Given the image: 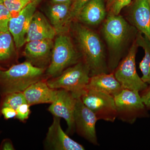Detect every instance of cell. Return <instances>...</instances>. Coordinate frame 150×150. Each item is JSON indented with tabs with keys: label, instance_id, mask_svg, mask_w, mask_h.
<instances>
[{
	"label": "cell",
	"instance_id": "1",
	"mask_svg": "<svg viewBox=\"0 0 150 150\" xmlns=\"http://www.w3.org/2000/svg\"><path fill=\"white\" fill-rule=\"evenodd\" d=\"M102 32L109 50L108 64L113 72L123 57V47L129 40H135L138 31L120 15L109 14L103 25Z\"/></svg>",
	"mask_w": 150,
	"mask_h": 150
},
{
	"label": "cell",
	"instance_id": "2",
	"mask_svg": "<svg viewBox=\"0 0 150 150\" xmlns=\"http://www.w3.org/2000/svg\"><path fill=\"white\" fill-rule=\"evenodd\" d=\"M74 32L82 59L88 67L91 76L110 73L103 43L99 35L79 23L75 25Z\"/></svg>",
	"mask_w": 150,
	"mask_h": 150
},
{
	"label": "cell",
	"instance_id": "3",
	"mask_svg": "<svg viewBox=\"0 0 150 150\" xmlns=\"http://www.w3.org/2000/svg\"><path fill=\"white\" fill-rule=\"evenodd\" d=\"M45 71L27 61L13 65L8 69L0 70V95L23 92L33 83L46 79Z\"/></svg>",
	"mask_w": 150,
	"mask_h": 150
},
{
	"label": "cell",
	"instance_id": "4",
	"mask_svg": "<svg viewBox=\"0 0 150 150\" xmlns=\"http://www.w3.org/2000/svg\"><path fill=\"white\" fill-rule=\"evenodd\" d=\"M90 77L88 67L82 59L59 76L47 80V82L51 88L66 90L78 98L85 91Z\"/></svg>",
	"mask_w": 150,
	"mask_h": 150
},
{
	"label": "cell",
	"instance_id": "5",
	"mask_svg": "<svg viewBox=\"0 0 150 150\" xmlns=\"http://www.w3.org/2000/svg\"><path fill=\"white\" fill-rule=\"evenodd\" d=\"M81 59V55L76 50L67 33L57 35L54 42L51 62L46 71V75L51 78L58 76Z\"/></svg>",
	"mask_w": 150,
	"mask_h": 150
},
{
	"label": "cell",
	"instance_id": "6",
	"mask_svg": "<svg viewBox=\"0 0 150 150\" xmlns=\"http://www.w3.org/2000/svg\"><path fill=\"white\" fill-rule=\"evenodd\" d=\"M114 99L117 118L122 122L132 124L139 118L149 117L139 92L123 89Z\"/></svg>",
	"mask_w": 150,
	"mask_h": 150
},
{
	"label": "cell",
	"instance_id": "7",
	"mask_svg": "<svg viewBox=\"0 0 150 150\" xmlns=\"http://www.w3.org/2000/svg\"><path fill=\"white\" fill-rule=\"evenodd\" d=\"M139 47L135 40L113 73L123 89L140 92L148 85L142 80L136 70V57Z\"/></svg>",
	"mask_w": 150,
	"mask_h": 150
},
{
	"label": "cell",
	"instance_id": "8",
	"mask_svg": "<svg viewBox=\"0 0 150 150\" xmlns=\"http://www.w3.org/2000/svg\"><path fill=\"white\" fill-rule=\"evenodd\" d=\"M80 98L85 105L93 112L98 120L113 123L117 118L113 96L101 92L86 89Z\"/></svg>",
	"mask_w": 150,
	"mask_h": 150
},
{
	"label": "cell",
	"instance_id": "9",
	"mask_svg": "<svg viewBox=\"0 0 150 150\" xmlns=\"http://www.w3.org/2000/svg\"><path fill=\"white\" fill-rule=\"evenodd\" d=\"M98 120L93 112L83 103L81 98H77L74 112L75 131L94 146H99L96 130Z\"/></svg>",
	"mask_w": 150,
	"mask_h": 150
},
{
	"label": "cell",
	"instance_id": "10",
	"mask_svg": "<svg viewBox=\"0 0 150 150\" xmlns=\"http://www.w3.org/2000/svg\"><path fill=\"white\" fill-rule=\"evenodd\" d=\"M76 98L72 93L64 89H58L56 98L48 110L54 116L63 118L67 122L68 134L75 132L74 112Z\"/></svg>",
	"mask_w": 150,
	"mask_h": 150
},
{
	"label": "cell",
	"instance_id": "11",
	"mask_svg": "<svg viewBox=\"0 0 150 150\" xmlns=\"http://www.w3.org/2000/svg\"><path fill=\"white\" fill-rule=\"evenodd\" d=\"M38 4L32 1L16 16L12 17L8 25L9 31L13 38L16 47L20 48L26 43L30 23Z\"/></svg>",
	"mask_w": 150,
	"mask_h": 150
},
{
	"label": "cell",
	"instance_id": "12",
	"mask_svg": "<svg viewBox=\"0 0 150 150\" xmlns=\"http://www.w3.org/2000/svg\"><path fill=\"white\" fill-rule=\"evenodd\" d=\"M24 52L26 61L46 69L51 62L54 42L51 39L33 40L25 43Z\"/></svg>",
	"mask_w": 150,
	"mask_h": 150
},
{
	"label": "cell",
	"instance_id": "13",
	"mask_svg": "<svg viewBox=\"0 0 150 150\" xmlns=\"http://www.w3.org/2000/svg\"><path fill=\"white\" fill-rule=\"evenodd\" d=\"M61 118L54 116L48 129L45 140L47 149L54 150H84L82 145L72 139L63 131L60 123Z\"/></svg>",
	"mask_w": 150,
	"mask_h": 150
},
{
	"label": "cell",
	"instance_id": "14",
	"mask_svg": "<svg viewBox=\"0 0 150 150\" xmlns=\"http://www.w3.org/2000/svg\"><path fill=\"white\" fill-rule=\"evenodd\" d=\"M131 25L150 41V2L149 0H134L128 13Z\"/></svg>",
	"mask_w": 150,
	"mask_h": 150
},
{
	"label": "cell",
	"instance_id": "15",
	"mask_svg": "<svg viewBox=\"0 0 150 150\" xmlns=\"http://www.w3.org/2000/svg\"><path fill=\"white\" fill-rule=\"evenodd\" d=\"M58 89L48 85L46 79L33 83L23 92L28 104L30 106L43 103H52L56 98Z\"/></svg>",
	"mask_w": 150,
	"mask_h": 150
},
{
	"label": "cell",
	"instance_id": "16",
	"mask_svg": "<svg viewBox=\"0 0 150 150\" xmlns=\"http://www.w3.org/2000/svg\"><path fill=\"white\" fill-rule=\"evenodd\" d=\"M56 35V30L45 16L35 11L30 23L26 42L43 39L53 40Z\"/></svg>",
	"mask_w": 150,
	"mask_h": 150
},
{
	"label": "cell",
	"instance_id": "17",
	"mask_svg": "<svg viewBox=\"0 0 150 150\" xmlns=\"http://www.w3.org/2000/svg\"><path fill=\"white\" fill-rule=\"evenodd\" d=\"M71 2L53 3L48 10V15L50 23L57 35L68 33L71 20L70 17Z\"/></svg>",
	"mask_w": 150,
	"mask_h": 150
},
{
	"label": "cell",
	"instance_id": "18",
	"mask_svg": "<svg viewBox=\"0 0 150 150\" xmlns=\"http://www.w3.org/2000/svg\"><path fill=\"white\" fill-rule=\"evenodd\" d=\"M123 89L113 72L101 73L91 76L86 86V89L101 92L113 97Z\"/></svg>",
	"mask_w": 150,
	"mask_h": 150
},
{
	"label": "cell",
	"instance_id": "19",
	"mask_svg": "<svg viewBox=\"0 0 150 150\" xmlns=\"http://www.w3.org/2000/svg\"><path fill=\"white\" fill-rule=\"evenodd\" d=\"M106 16L104 0H90L81 10L76 19L84 24L95 26L102 23Z\"/></svg>",
	"mask_w": 150,
	"mask_h": 150
},
{
	"label": "cell",
	"instance_id": "20",
	"mask_svg": "<svg viewBox=\"0 0 150 150\" xmlns=\"http://www.w3.org/2000/svg\"><path fill=\"white\" fill-rule=\"evenodd\" d=\"M136 43L139 47L143 48L145 55L139 64V69L142 74V80L148 85L150 84V41L139 32L137 33Z\"/></svg>",
	"mask_w": 150,
	"mask_h": 150
},
{
	"label": "cell",
	"instance_id": "21",
	"mask_svg": "<svg viewBox=\"0 0 150 150\" xmlns=\"http://www.w3.org/2000/svg\"><path fill=\"white\" fill-rule=\"evenodd\" d=\"M16 47L9 31L0 32V63H8L14 58Z\"/></svg>",
	"mask_w": 150,
	"mask_h": 150
},
{
	"label": "cell",
	"instance_id": "22",
	"mask_svg": "<svg viewBox=\"0 0 150 150\" xmlns=\"http://www.w3.org/2000/svg\"><path fill=\"white\" fill-rule=\"evenodd\" d=\"M1 96L0 110L4 107H9L16 110L20 105L27 103L23 92L9 93Z\"/></svg>",
	"mask_w": 150,
	"mask_h": 150
},
{
	"label": "cell",
	"instance_id": "23",
	"mask_svg": "<svg viewBox=\"0 0 150 150\" xmlns=\"http://www.w3.org/2000/svg\"><path fill=\"white\" fill-rule=\"evenodd\" d=\"M32 0H3V3L11 14L12 17L16 16Z\"/></svg>",
	"mask_w": 150,
	"mask_h": 150
},
{
	"label": "cell",
	"instance_id": "24",
	"mask_svg": "<svg viewBox=\"0 0 150 150\" xmlns=\"http://www.w3.org/2000/svg\"><path fill=\"white\" fill-rule=\"evenodd\" d=\"M132 0H107V7L109 14L118 15L122 9L129 6Z\"/></svg>",
	"mask_w": 150,
	"mask_h": 150
},
{
	"label": "cell",
	"instance_id": "25",
	"mask_svg": "<svg viewBox=\"0 0 150 150\" xmlns=\"http://www.w3.org/2000/svg\"><path fill=\"white\" fill-rule=\"evenodd\" d=\"M12 16L3 2H0V32L9 31L8 25Z\"/></svg>",
	"mask_w": 150,
	"mask_h": 150
},
{
	"label": "cell",
	"instance_id": "26",
	"mask_svg": "<svg viewBox=\"0 0 150 150\" xmlns=\"http://www.w3.org/2000/svg\"><path fill=\"white\" fill-rule=\"evenodd\" d=\"M90 0H72L70 11V17L71 21L76 20L79 13Z\"/></svg>",
	"mask_w": 150,
	"mask_h": 150
},
{
	"label": "cell",
	"instance_id": "27",
	"mask_svg": "<svg viewBox=\"0 0 150 150\" xmlns=\"http://www.w3.org/2000/svg\"><path fill=\"white\" fill-rule=\"evenodd\" d=\"M30 105L27 103L20 105L16 110V115L15 118L23 122L26 121L30 114Z\"/></svg>",
	"mask_w": 150,
	"mask_h": 150
},
{
	"label": "cell",
	"instance_id": "28",
	"mask_svg": "<svg viewBox=\"0 0 150 150\" xmlns=\"http://www.w3.org/2000/svg\"><path fill=\"white\" fill-rule=\"evenodd\" d=\"M3 115L6 120L15 118L16 115V110L9 107H4L0 110V117Z\"/></svg>",
	"mask_w": 150,
	"mask_h": 150
},
{
	"label": "cell",
	"instance_id": "29",
	"mask_svg": "<svg viewBox=\"0 0 150 150\" xmlns=\"http://www.w3.org/2000/svg\"><path fill=\"white\" fill-rule=\"evenodd\" d=\"M140 95L147 109L150 110V84L140 92Z\"/></svg>",
	"mask_w": 150,
	"mask_h": 150
},
{
	"label": "cell",
	"instance_id": "30",
	"mask_svg": "<svg viewBox=\"0 0 150 150\" xmlns=\"http://www.w3.org/2000/svg\"><path fill=\"white\" fill-rule=\"evenodd\" d=\"M0 150H14L15 149L10 139H6L3 140L1 143Z\"/></svg>",
	"mask_w": 150,
	"mask_h": 150
},
{
	"label": "cell",
	"instance_id": "31",
	"mask_svg": "<svg viewBox=\"0 0 150 150\" xmlns=\"http://www.w3.org/2000/svg\"><path fill=\"white\" fill-rule=\"evenodd\" d=\"M53 3L60 4V3H66L72 1V0H51Z\"/></svg>",
	"mask_w": 150,
	"mask_h": 150
},
{
	"label": "cell",
	"instance_id": "32",
	"mask_svg": "<svg viewBox=\"0 0 150 150\" xmlns=\"http://www.w3.org/2000/svg\"><path fill=\"white\" fill-rule=\"evenodd\" d=\"M33 1L35 2V3H37V4H39V3L41 1V0H32Z\"/></svg>",
	"mask_w": 150,
	"mask_h": 150
},
{
	"label": "cell",
	"instance_id": "33",
	"mask_svg": "<svg viewBox=\"0 0 150 150\" xmlns=\"http://www.w3.org/2000/svg\"><path fill=\"white\" fill-rule=\"evenodd\" d=\"M5 69H4V68H3L2 67H1V66H0V70H4Z\"/></svg>",
	"mask_w": 150,
	"mask_h": 150
},
{
	"label": "cell",
	"instance_id": "34",
	"mask_svg": "<svg viewBox=\"0 0 150 150\" xmlns=\"http://www.w3.org/2000/svg\"><path fill=\"white\" fill-rule=\"evenodd\" d=\"M0 2H3V0H0Z\"/></svg>",
	"mask_w": 150,
	"mask_h": 150
},
{
	"label": "cell",
	"instance_id": "35",
	"mask_svg": "<svg viewBox=\"0 0 150 150\" xmlns=\"http://www.w3.org/2000/svg\"><path fill=\"white\" fill-rule=\"evenodd\" d=\"M149 1L150 2V0H149Z\"/></svg>",
	"mask_w": 150,
	"mask_h": 150
}]
</instances>
